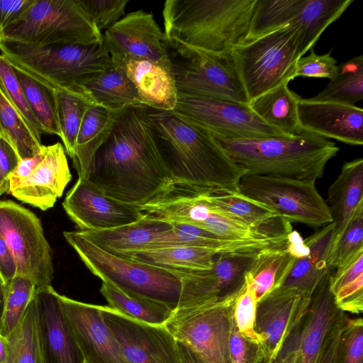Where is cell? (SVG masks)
Listing matches in <instances>:
<instances>
[{
  "instance_id": "6da1fadb",
  "label": "cell",
  "mask_w": 363,
  "mask_h": 363,
  "mask_svg": "<svg viewBox=\"0 0 363 363\" xmlns=\"http://www.w3.org/2000/svg\"><path fill=\"white\" fill-rule=\"evenodd\" d=\"M149 108L138 104L120 111L86 178L104 194L135 206L147 202L172 180L150 128Z\"/></svg>"
},
{
  "instance_id": "7a4b0ae2",
  "label": "cell",
  "mask_w": 363,
  "mask_h": 363,
  "mask_svg": "<svg viewBox=\"0 0 363 363\" xmlns=\"http://www.w3.org/2000/svg\"><path fill=\"white\" fill-rule=\"evenodd\" d=\"M150 128L172 180L211 191L238 190L246 172L213 135L171 111L149 108Z\"/></svg>"
},
{
  "instance_id": "3957f363",
  "label": "cell",
  "mask_w": 363,
  "mask_h": 363,
  "mask_svg": "<svg viewBox=\"0 0 363 363\" xmlns=\"http://www.w3.org/2000/svg\"><path fill=\"white\" fill-rule=\"evenodd\" d=\"M256 0H167L162 9L167 42L214 55L246 42Z\"/></svg>"
},
{
  "instance_id": "277c9868",
  "label": "cell",
  "mask_w": 363,
  "mask_h": 363,
  "mask_svg": "<svg viewBox=\"0 0 363 363\" xmlns=\"http://www.w3.org/2000/svg\"><path fill=\"white\" fill-rule=\"evenodd\" d=\"M245 175L316 182L339 151L333 142L301 130L294 135L225 138L213 135Z\"/></svg>"
},
{
  "instance_id": "5b68a950",
  "label": "cell",
  "mask_w": 363,
  "mask_h": 363,
  "mask_svg": "<svg viewBox=\"0 0 363 363\" xmlns=\"http://www.w3.org/2000/svg\"><path fill=\"white\" fill-rule=\"evenodd\" d=\"M0 52L13 67L52 90L84 86L112 63L103 43L38 48L2 40Z\"/></svg>"
},
{
  "instance_id": "8992f818",
  "label": "cell",
  "mask_w": 363,
  "mask_h": 363,
  "mask_svg": "<svg viewBox=\"0 0 363 363\" xmlns=\"http://www.w3.org/2000/svg\"><path fill=\"white\" fill-rule=\"evenodd\" d=\"M63 235L86 267L103 282L161 303L173 311L177 308L181 281L172 272L116 256L91 242L78 231H65Z\"/></svg>"
},
{
  "instance_id": "52a82bcc",
  "label": "cell",
  "mask_w": 363,
  "mask_h": 363,
  "mask_svg": "<svg viewBox=\"0 0 363 363\" xmlns=\"http://www.w3.org/2000/svg\"><path fill=\"white\" fill-rule=\"evenodd\" d=\"M2 40L42 48L103 43V34L79 0H33L23 16L3 30Z\"/></svg>"
},
{
  "instance_id": "ba28073f",
  "label": "cell",
  "mask_w": 363,
  "mask_h": 363,
  "mask_svg": "<svg viewBox=\"0 0 363 363\" xmlns=\"http://www.w3.org/2000/svg\"><path fill=\"white\" fill-rule=\"evenodd\" d=\"M232 57L248 101L293 80L300 58V31L286 26L235 48Z\"/></svg>"
},
{
  "instance_id": "9c48e42d",
  "label": "cell",
  "mask_w": 363,
  "mask_h": 363,
  "mask_svg": "<svg viewBox=\"0 0 363 363\" xmlns=\"http://www.w3.org/2000/svg\"><path fill=\"white\" fill-rule=\"evenodd\" d=\"M167 49L178 94L249 104L231 53L209 55L167 41Z\"/></svg>"
},
{
  "instance_id": "30bf717a",
  "label": "cell",
  "mask_w": 363,
  "mask_h": 363,
  "mask_svg": "<svg viewBox=\"0 0 363 363\" xmlns=\"http://www.w3.org/2000/svg\"><path fill=\"white\" fill-rule=\"evenodd\" d=\"M242 290L215 302L176 309L164 326L177 341L194 351L205 363H230L233 308Z\"/></svg>"
},
{
  "instance_id": "8fae6325",
  "label": "cell",
  "mask_w": 363,
  "mask_h": 363,
  "mask_svg": "<svg viewBox=\"0 0 363 363\" xmlns=\"http://www.w3.org/2000/svg\"><path fill=\"white\" fill-rule=\"evenodd\" d=\"M238 190L262 203L289 223L314 228L333 223L329 208L315 182L282 177L244 175Z\"/></svg>"
},
{
  "instance_id": "7c38bea8",
  "label": "cell",
  "mask_w": 363,
  "mask_h": 363,
  "mask_svg": "<svg viewBox=\"0 0 363 363\" xmlns=\"http://www.w3.org/2000/svg\"><path fill=\"white\" fill-rule=\"evenodd\" d=\"M0 235L13 255L16 275L29 279L38 290L51 286V248L36 215L11 200L0 201Z\"/></svg>"
},
{
  "instance_id": "4fadbf2b",
  "label": "cell",
  "mask_w": 363,
  "mask_h": 363,
  "mask_svg": "<svg viewBox=\"0 0 363 363\" xmlns=\"http://www.w3.org/2000/svg\"><path fill=\"white\" fill-rule=\"evenodd\" d=\"M171 112L183 121L222 138L286 135L265 123L249 104L236 101L178 94L177 104Z\"/></svg>"
},
{
  "instance_id": "5bb4252c",
  "label": "cell",
  "mask_w": 363,
  "mask_h": 363,
  "mask_svg": "<svg viewBox=\"0 0 363 363\" xmlns=\"http://www.w3.org/2000/svg\"><path fill=\"white\" fill-rule=\"evenodd\" d=\"M101 315L129 363H181L178 343L164 325H152L108 306Z\"/></svg>"
},
{
  "instance_id": "9a60e30c",
  "label": "cell",
  "mask_w": 363,
  "mask_h": 363,
  "mask_svg": "<svg viewBox=\"0 0 363 363\" xmlns=\"http://www.w3.org/2000/svg\"><path fill=\"white\" fill-rule=\"evenodd\" d=\"M330 273L313 293L307 313L285 340L273 363H317L328 333L344 313L330 292Z\"/></svg>"
},
{
  "instance_id": "2e32d148",
  "label": "cell",
  "mask_w": 363,
  "mask_h": 363,
  "mask_svg": "<svg viewBox=\"0 0 363 363\" xmlns=\"http://www.w3.org/2000/svg\"><path fill=\"white\" fill-rule=\"evenodd\" d=\"M103 44L111 60L145 59L172 69L164 33L150 13H128L105 30Z\"/></svg>"
},
{
  "instance_id": "e0dca14e",
  "label": "cell",
  "mask_w": 363,
  "mask_h": 363,
  "mask_svg": "<svg viewBox=\"0 0 363 363\" xmlns=\"http://www.w3.org/2000/svg\"><path fill=\"white\" fill-rule=\"evenodd\" d=\"M62 206L79 231L111 229L144 217L138 206L104 194L85 178H78L67 194Z\"/></svg>"
},
{
  "instance_id": "ac0fdd59",
  "label": "cell",
  "mask_w": 363,
  "mask_h": 363,
  "mask_svg": "<svg viewBox=\"0 0 363 363\" xmlns=\"http://www.w3.org/2000/svg\"><path fill=\"white\" fill-rule=\"evenodd\" d=\"M59 298L85 363H129L101 315V306L60 294Z\"/></svg>"
},
{
  "instance_id": "d6986e66",
  "label": "cell",
  "mask_w": 363,
  "mask_h": 363,
  "mask_svg": "<svg viewBox=\"0 0 363 363\" xmlns=\"http://www.w3.org/2000/svg\"><path fill=\"white\" fill-rule=\"evenodd\" d=\"M311 301V296L297 290L277 287L257 301L255 330L274 359L307 313Z\"/></svg>"
},
{
  "instance_id": "ffe728a7",
  "label": "cell",
  "mask_w": 363,
  "mask_h": 363,
  "mask_svg": "<svg viewBox=\"0 0 363 363\" xmlns=\"http://www.w3.org/2000/svg\"><path fill=\"white\" fill-rule=\"evenodd\" d=\"M35 299L43 363H85L62 309L59 294L51 286L37 289Z\"/></svg>"
},
{
  "instance_id": "44dd1931",
  "label": "cell",
  "mask_w": 363,
  "mask_h": 363,
  "mask_svg": "<svg viewBox=\"0 0 363 363\" xmlns=\"http://www.w3.org/2000/svg\"><path fill=\"white\" fill-rule=\"evenodd\" d=\"M298 115L301 130L350 145L363 144V110L355 105L301 99Z\"/></svg>"
},
{
  "instance_id": "7402d4cb",
  "label": "cell",
  "mask_w": 363,
  "mask_h": 363,
  "mask_svg": "<svg viewBox=\"0 0 363 363\" xmlns=\"http://www.w3.org/2000/svg\"><path fill=\"white\" fill-rule=\"evenodd\" d=\"M72 179L64 147L60 143L48 146L43 161L33 172L8 194L23 203L46 211L61 197Z\"/></svg>"
},
{
  "instance_id": "603a6c76",
  "label": "cell",
  "mask_w": 363,
  "mask_h": 363,
  "mask_svg": "<svg viewBox=\"0 0 363 363\" xmlns=\"http://www.w3.org/2000/svg\"><path fill=\"white\" fill-rule=\"evenodd\" d=\"M134 84L141 103L150 108L172 111L178 93L171 69L140 58L111 60Z\"/></svg>"
},
{
  "instance_id": "cb8c5ba5",
  "label": "cell",
  "mask_w": 363,
  "mask_h": 363,
  "mask_svg": "<svg viewBox=\"0 0 363 363\" xmlns=\"http://www.w3.org/2000/svg\"><path fill=\"white\" fill-rule=\"evenodd\" d=\"M205 195L215 207L267 238L286 240L293 230L291 223L238 190L211 191L206 189Z\"/></svg>"
},
{
  "instance_id": "d4e9b609",
  "label": "cell",
  "mask_w": 363,
  "mask_h": 363,
  "mask_svg": "<svg viewBox=\"0 0 363 363\" xmlns=\"http://www.w3.org/2000/svg\"><path fill=\"white\" fill-rule=\"evenodd\" d=\"M334 237L335 224L331 223L304 240L308 252L295 259L278 287L293 289L311 296L324 277L332 271Z\"/></svg>"
},
{
  "instance_id": "484cf974",
  "label": "cell",
  "mask_w": 363,
  "mask_h": 363,
  "mask_svg": "<svg viewBox=\"0 0 363 363\" xmlns=\"http://www.w3.org/2000/svg\"><path fill=\"white\" fill-rule=\"evenodd\" d=\"M172 227V224L144 216L138 221L111 229L77 231L101 249L128 258L133 253L145 250L161 233Z\"/></svg>"
},
{
  "instance_id": "4316f807",
  "label": "cell",
  "mask_w": 363,
  "mask_h": 363,
  "mask_svg": "<svg viewBox=\"0 0 363 363\" xmlns=\"http://www.w3.org/2000/svg\"><path fill=\"white\" fill-rule=\"evenodd\" d=\"M325 202L335 224L333 252L358 206L363 203L362 158L343 164L339 175L328 189Z\"/></svg>"
},
{
  "instance_id": "83f0119b",
  "label": "cell",
  "mask_w": 363,
  "mask_h": 363,
  "mask_svg": "<svg viewBox=\"0 0 363 363\" xmlns=\"http://www.w3.org/2000/svg\"><path fill=\"white\" fill-rule=\"evenodd\" d=\"M121 111L111 110L95 104L86 112L78 132L72 158L79 178H87L93 159L111 133Z\"/></svg>"
},
{
  "instance_id": "f1b7e54d",
  "label": "cell",
  "mask_w": 363,
  "mask_h": 363,
  "mask_svg": "<svg viewBox=\"0 0 363 363\" xmlns=\"http://www.w3.org/2000/svg\"><path fill=\"white\" fill-rule=\"evenodd\" d=\"M353 0H296L290 26L300 31L301 56L313 48L323 31L337 20Z\"/></svg>"
},
{
  "instance_id": "f546056e",
  "label": "cell",
  "mask_w": 363,
  "mask_h": 363,
  "mask_svg": "<svg viewBox=\"0 0 363 363\" xmlns=\"http://www.w3.org/2000/svg\"><path fill=\"white\" fill-rule=\"evenodd\" d=\"M289 82L260 95L249 102L250 108L265 123L284 135L301 132L298 105L301 97L288 86Z\"/></svg>"
},
{
  "instance_id": "4dcf8cb0",
  "label": "cell",
  "mask_w": 363,
  "mask_h": 363,
  "mask_svg": "<svg viewBox=\"0 0 363 363\" xmlns=\"http://www.w3.org/2000/svg\"><path fill=\"white\" fill-rule=\"evenodd\" d=\"M296 259L287 239L284 243L266 247L255 255L246 282L255 291L257 301L279 286Z\"/></svg>"
},
{
  "instance_id": "1f68e13d",
  "label": "cell",
  "mask_w": 363,
  "mask_h": 363,
  "mask_svg": "<svg viewBox=\"0 0 363 363\" xmlns=\"http://www.w3.org/2000/svg\"><path fill=\"white\" fill-rule=\"evenodd\" d=\"M218 255L215 250L201 247L171 246L136 252L126 259L168 271L193 272L211 269Z\"/></svg>"
},
{
  "instance_id": "d6a6232c",
  "label": "cell",
  "mask_w": 363,
  "mask_h": 363,
  "mask_svg": "<svg viewBox=\"0 0 363 363\" xmlns=\"http://www.w3.org/2000/svg\"><path fill=\"white\" fill-rule=\"evenodd\" d=\"M84 86L96 104L111 110L121 111L130 106L143 104L134 84L125 72L113 63L93 77Z\"/></svg>"
},
{
  "instance_id": "836d02e7",
  "label": "cell",
  "mask_w": 363,
  "mask_h": 363,
  "mask_svg": "<svg viewBox=\"0 0 363 363\" xmlns=\"http://www.w3.org/2000/svg\"><path fill=\"white\" fill-rule=\"evenodd\" d=\"M61 140L67 154L74 155L78 132L88 109L96 104L84 86L54 90Z\"/></svg>"
},
{
  "instance_id": "e575fe53",
  "label": "cell",
  "mask_w": 363,
  "mask_h": 363,
  "mask_svg": "<svg viewBox=\"0 0 363 363\" xmlns=\"http://www.w3.org/2000/svg\"><path fill=\"white\" fill-rule=\"evenodd\" d=\"M100 292L109 307L143 323L164 325L173 313L172 309L161 303L125 293L106 282L102 281Z\"/></svg>"
},
{
  "instance_id": "d590c367",
  "label": "cell",
  "mask_w": 363,
  "mask_h": 363,
  "mask_svg": "<svg viewBox=\"0 0 363 363\" xmlns=\"http://www.w3.org/2000/svg\"><path fill=\"white\" fill-rule=\"evenodd\" d=\"M6 337V363H43L38 335L35 294L19 322Z\"/></svg>"
},
{
  "instance_id": "8d00e7d4",
  "label": "cell",
  "mask_w": 363,
  "mask_h": 363,
  "mask_svg": "<svg viewBox=\"0 0 363 363\" xmlns=\"http://www.w3.org/2000/svg\"><path fill=\"white\" fill-rule=\"evenodd\" d=\"M313 101H329L348 105L363 99V55L356 56L337 65L336 75L315 96Z\"/></svg>"
},
{
  "instance_id": "74e56055",
  "label": "cell",
  "mask_w": 363,
  "mask_h": 363,
  "mask_svg": "<svg viewBox=\"0 0 363 363\" xmlns=\"http://www.w3.org/2000/svg\"><path fill=\"white\" fill-rule=\"evenodd\" d=\"M0 136L14 149L20 160L36 155L43 146L0 86Z\"/></svg>"
},
{
  "instance_id": "f35d334b",
  "label": "cell",
  "mask_w": 363,
  "mask_h": 363,
  "mask_svg": "<svg viewBox=\"0 0 363 363\" xmlns=\"http://www.w3.org/2000/svg\"><path fill=\"white\" fill-rule=\"evenodd\" d=\"M13 69L43 133L56 135L61 138L54 90L20 69L15 67Z\"/></svg>"
},
{
  "instance_id": "ab89813d",
  "label": "cell",
  "mask_w": 363,
  "mask_h": 363,
  "mask_svg": "<svg viewBox=\"0 0 363 363\" xmlns=\"http://www.w3.org/2000/svg\"><path fill=\"white\" fill-rule=\"evenodd\" d=\"M256 254H221L216 257L210 272L220 298L237 294L245 288L246 274Z\"/></svg>"
},
{
  "instance_id": "60d3db41",
  "label": "cell",
  "mask_w": 363,
  "mask_h": 363,
  "mask_svg": "<svg viewBox=\"0 0 363 363\" xmlns=\"http://www.w3.org/2000/svg\"><path fill=\"white\" fill-rule=\"evenodd\" d=\"M37 287L29 279L16 275L6 284L0 332L6 337L15 328L35 296Z\"/></svg>"
},
{
  "instance_id": "b9f144b4",
  "label": "cell",
  "mask_w": 363,
  "mask_h": 363,
  "mask_svg": "<svg viewBox=\"0 0 363 363\" xmlns=\"http://www.w3.org/2000/svg\"><path fill=\"white\" fill-rule=\"evenodd\" d=\"M0 86L34 134L41 139L42 129L33 114L23 89L9 61L0 54Z\"/></svg>"
},
{
  "instance_id": "7bdbcfd3",
  "label": "cell",
  "mask_w": 363,
  "mask_h": 363,
  "mask_svg": "<svg viewBox=\"0 0 363 363\" xmlns=\"http://www.w3.org/2000/svg\"><path fill=\"white\" fill-rule=\"evenodd\" d=\"M363 250V203L341 235L331 257V268L337 269Z\"/></svg>"
},
{
  "instance_id": "ee69618b",
  "label": "cell",
  "mask_w": 363,
  "mask_h": 363,
  "mask_svg": "<svg viewBox=\"0 0 363 363\" xmlns=\"http://www.w3.org/2000/svg\"><path fill=\"white\" fill-rule=\"evenodd\" d=\"M257 299L255 291L247 285L238 297L233 308V318L240 333L247 340L262 345L255 330Z\"/></svg>"
},
{
  "instance_id": "f6af8a7d",
  "label": "cell",
  "mask_w": 363,
  "mask_h": 363,
  "mask_svg": "<svg viewBox=\"0 0 363 363\" xmlns=\"http://www.w3.org/2000/svg\"><path fill=\"white\" fill-rule=\"evenodd\" d=\"M128 0H79L82 8L101 32L117 23L124 15Z\"/></svg>"
},
{
  "instance_id": "bcb514c9",
  "label": "cell",
  "mask_w": 363,
  "mask_h": 363,
  "mask_svg": "<svg viewBox=\"0 0 363 363\" xmlns=\"http://www.w3.org/2000/svg\"><path fill=\"white\" fill-rule=\"evenodd\" d=\"M336 363H363V321L347 317Z\"/></svg>"
},
{
  "instance_id": "7dc6e473",
  "label": "cell",
  "mask_w": 363,
  "mask_h": 363,
  "mask_svg": "<svg viewBox=\"0 0 363 363\" xmlns=\"http://www.w3.org/2000/svg\"><path fill=\"white\" fill-rule=\"evenodd\" d=\"M337 60L331 55V52L318 55L314 49L306 57L297 60L293 79L298 77H320L333 79L337 72Z\"/></svg>"
},
{
  "instance_id": "c3c4849f",
  "label": "cell",
  "mask_w": 363,
  "mask_h": 363,
  "mask_svg": "<svg viewBox=\"0 0 363 363\" xmlns=\"http://www.w3.org/2000/svg\"><path fill=\"white\" fill-rule=\"evenodd\" d=\"M264 350L263 345L255 344L240 333L233 316L230 335V363H252Z\"/></svg>"
},
{
  "instance_id": "681fc988",
  "label": "cell",
  "mask_w": 363,
  "mask_h": 363,
  "mask_svg": "<svg viewBox=\"0 0 363 363\" xmlns=\"http://www.w3.org/2000/svg\"><path fill=\"white\" fill-rule=\"evenodd\" d=\"M333 298L342 312L360 314L363 311V275L340 289Z\"/></svg>"
},
{
  "instance_id": "f907efd6",
  "label": "cell",
  "mask_w": 363,
  "mask_h": 363,
  "mask_svg": "<svg viewBox=\"0 0 363 363\" xmlns=\"http://www.w3.org/2000/svg\"><path fill=\"white\" fill-rule=\"evenodd\" d=\"M363 275V250L359 252L335 272L330 273L329 287L333 296L347 284Z\"/></svg>"
},
{
  "instance_id": "816d5d0a",
  "label": "cell",
  "mask_w": 363,
  "mask_h": 363,
  "mask_svg": "<svg viewBox=\"0 0 363 363\" xmlns=\"http://www.w3.org/2000/svg\"><path fill=\"white\" fill-rule=\"evenodd\" d=\"M347 315L343 313L328 333L321 347L317 363H336L341 337Z\"/></svg>"
},
{
  "instance_id": "f5cc1de1",
  "label": "cell",
  "mask_w": 363,
  "mask_h": 363,
  "mask_svg": "<svg viewBox=\"0 0 363 363\" xmlns=\"http://www.w3.org/2000/svg\"><path fill=\"white\" fill-rule=\"evenodd\" d=\"M47 152L48 146L43 145L40 151L33 157L20 160L16 169L8 177L9 191L33 172L45 158Z\"/></svg>"
},
{
  "instance_id": "db71d44e",
  "label": "cell",
  "mask_w": 363,
  "mask_h": 363,
  "mask_svg": "<svg viewBox=\"0 0 363 363\" xmlns=\"http://www.w3.org/2000/svg\"><path fill=\"white\" fill-rule=\"evenodd\" d=\"M33 0H0V27L4 30L18 21Z\"/></svg>"
},
{
  "instance_id": "11a10c76",
  "label": "cell",
  "mask_w": 363,
  "mask_h": 363,
  "mask_svg": "<svg viewBox=\"0 0 363 363\" xmlns=\"http://www.w3.org/2000/svg\"><path fill=\"white\" fill-rule=\"evenodd\" d=\"M16 274L17 267L13 255L7 242L0 235V278L6 284Z\"/></svg>"
},
{
  "instance_id": "9f6ffc18",
  "label": "cell",
  "mask_w": 363,
  "mask_h": 363,
  "mask_svg": "<svg viewBox=\"0 0 363 363\" xmlns=\"http://www.w3.org/2000/svg\"><path fill=\"white\" fill-rule=\"evenodd\" d=\"M19 161L20 159L12 146L0 136V169L7 179Z\"/></svg>"
},
{
  "instance_id": "6f0895ef",
  "label": "cell",
  "mask_w": 363,
  "mask_h": 363,
  "mask_svg": "<svg viewBox=\"0 0 363 363\" xmlns=\"http://www.w3.org/2000/svg\"><path fill=\"white\" fill-rule=\"evenodd\" d=\"M181 363H205L194 351L177 341Z\"/></svg>"
},
{
  "instance_id": "680465c9",
  "label": "cell",
  "mask_w": 363,
  "mask_h": 363,
  "mask_svg": "<svg viewBox=\"0 0 363 363\" xmlns=\"http://www.w3.org/2000/svg\"><path fill=\"white\" fill-rule=\"evenodd\" d=\"M8 355V343L5 336L0 332V363H6Z\"/></svg>"
},
{
  "instance_id": "91938a15",
  "label": "cell",
  "mask_w": 363,
  "mask_h": 363,
  "mask_svg": "<svg viewBox=\"0 0 363 363\" xmlns=\"http://www.w3.org/2000/svg\"><path fill=\"white\" fill-rule=\"evenodd\" d=\"M5 294H6V284L3 282V281L0 278V326H1V319H2V316H3L4 308Z\"/></svg>"
},
{
  "instance_id": "94428289",
  "label": "cell",
  "mask_w": 363,
  "mask_h": 363,
  "mask_svg": "<svg viewBox=\"0 0 363 363\" xmlns=\"http://www.w3.org/2000/svg\"><path fill=\"white\" fill-rule=\"evenodd\" d=\"M9 191V180L4 176L1 169H0V196L8 193Z\"/></svg>"
},
{
  "instance_id": "6125c7cd",
  "label": "cell",
  "mask_w": 363,
  "mask_h": 363,
  "mask_svg": "<svg viewBox=\"0 0 363 363\" xmlns=\"http://www.w3.org/2000/svg\"><path fill=\"white\" fill-rule=\"evenodd\" d=\"M272 357L264 350L254 362L252 363H273Z\"/></svg>"
},
{
  "instance_id": "be15d7a7",
  "label": "cell",
  "mask_w": 363,
  "mask_h": 363,
  "mask_svg": "<svg viewBox=\"0 0 363 363\" xmlns=\"http://www.w3.org/2000/svg\"><path fill=\"white\" fill-rule=\"evenodd\" d=\"M2 37H3V30L0 27V43L2 40Z\"/></svg>"
}]
</instances>
